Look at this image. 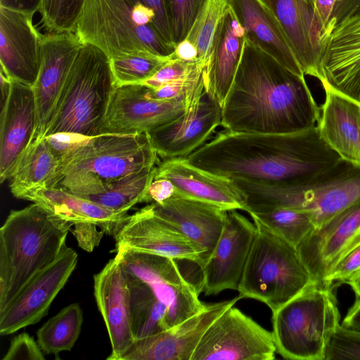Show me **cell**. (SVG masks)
Returning <instances> with one entry per match:
<instances>
[{
	"label": "cell",
	"mask_w": 360,
	"mask_h": 360,
	"mask_svg": "<svg viewBox=\"0 0 360 360\" xmlns=\"http://www.w3.org/2000/svg\"><path fill=\"white\" fill-rule=\"evenodd\" d=\"M156 166L120 178L96 192L79 197L116 212H128L141 199L153 180Z\"/></svg>",
	"instance_id": "cell-33"
},
{
	"label": "cell",
	"mask_w": 360,
	"mask_h": 360,
	"mask_svg": "<svg viewBox=\"0 0 360 360\" xmlns=\"http://www.w3.org/2000/svg\"><path fill=\"white\" fill-rule=\"evenodd\" d=\"M281 25L304 75L320 80L323 28L312 0H262Z\"/></svg>",
	"instance_id": "cell-26"
},
{
	"label": "cell",
	"mask_w": 360,
	"mask_h": 360,
	"mask_svg": "<svg viewBox=\"0 0 360 360\" xmlns=\"http://www.w3.org/2000/svg\"><path fill=\"white\" fill-rule=\"evenodd\" d=\"M154 212L185 235L200 251L202 269L211 256L224 227L228 210L208 202L172 197L151 203Z\"/></svg>",
	"instance_id": "cell-25"
},
{
	"label": "cell",
	"mask_w": 360,
	"mask_h": 360,
	"mask_svg": "<svg viewBox=\"0 0 360 360\" xmlns=\"http://www.w3.org/2000/svg\"><path fill=\"white\" fill-rule=\"evenodd\" d=\"M322 86L325 100L316 124L319 133L342 160L360 167V105Z\"/></svg>",
	"instance_id": "cell-28"
},
{
	"label": "cell",
	"mask_w": 360,
	"mask_h": 360,
	"mask_svg": "<svg viewBox=\"0 0 360 360\" xmlns=\"http://www.w3.org/2000/svg\"><path fill=\"white\" fill-rule=\"evenodd\" d=\"M238 296L206 304L196 314L160 333L136 339L119 360H191L202 336Z\"/></svg>",
	"instance_id": "cell-15"
},
{
	"label": "cell",
	"mask_w": 360,
	"mask_h": 360,
	"mask_svg": "<svg viewBox=\"0 0 360 360\" xmlns=\"http://www.w3.org/2000/svg\"><path fill=\"white\" fill-rule=\"evenodd\" d=\"M360 359V331L339 325L327 344L323 360Z\"/></svg>",
	"instance_id": "cell-41"
},
{
	"label": "cell",
	"mask_w": 360,
	"mask_h": 360,
	"mask_svg": "<svg viewBox=\"0 0 360 360\" xmlns=\"http://www.w3.org/2000/svg\"><path fill=\"white\" fill-rule=\"evenodd\" d=\"M320 115L304 76L245 39L221 126L236 132L294 133L316 127Z\"/></svg>",
	"instance_id": "cell-2"
},
{
	"label": "cell",
	"mask_w": 360,
	"mask_h": 360,
	"mask_svg": "<svg viewBox=\"0 0 360 360\" xmlns=\"http://www.w3.org/2000/svg\"><path fill=\"white\" fill-rule=\"evenodd\" d=\"M256 233L255 223L236 210L228 211L215 248L200 269V291L212 295L226 290H237Z\"/></svg>",
	"instance_id": "cell-13"
},
{
	"label": "cell",
	"mask_w": 360,
	"mask_h": 360,
	"mask_svg": "<svg viewBox=\"0 0 360 360\" xmlns=\"http://www.w3.org/2000/svg\"><path fill=\"white\" fill-rule=\"evenodd\" d=\"M134 11L140 22L152 27L167 43L172 40L165 0H125Z\"/></svg>",
	"instance_id": "cell-40"
},
{
	"label": "cell",
	"mask_w": 360,
	"mask_h": 360,
	"mask_svg": "<svg viewBox=\"0 0 360 360\" xmlns=\"http://www.w3.org/2000/svg\"><path fill=\"white\" fill-rule=\"evenodd\" d=\"M254 223L257 233L237 290L240 299L258 300L274 312L312 281L295 247Z\"/></svg>",
	"instance_id": "cell-8"
},
{
	"label": "cell",
	"mask_w": 360,
	"mask_h": 360,
	"mask_svg": "<svg viewBox=\"0 0 360 360\" xmlns=\"http://www.w3.org/2000/svg\"><path fill=\"white\" fill-rule=\"evenodd\" d=\"M37 342L26 333H22L13 338L3 360H44Z\"/></svg>",
	"instance_id": "cell-44"
},
{
	"label": "cell",
	"mask_w": 360,
	"mask_h": 360,
	"mask_svg": "<svg viewBox=\"0 0 360 360\" xmlns=\"http://www.w3.org/2000/svg\"><path fill=\"white\" fill-rule=\"evenodd\" d=\"M202 70L203 68L198 61L190 62L172 58L168 60L153 76L141 84L155 89L189 77Z\"/></svg>",
	"instance_id": "cell-42"
},
{
	"label": "cell",
	"mask_w": 360,
	"mask_h": 360,
	"mask_svg": "<svg viewBox=\"0 0 360 360\" xmlns=\"http://www.w3.org/2000/svg\"><path fill=\"white\" fill-rule=\"evenodd\" d=\"M345 283L351 286L356 295V301H360V270L354 273Z\"/></svg>",
	"instance_id": "cell-53"
},
{
	"label": "cell",
	"mask_w": 360,
	"mask_h": 360,
	"mask_svg": "<svg viewBox=\"0 0 360 360\" xmlns=\"http://www.w3.org/2000/svg\"><path fill=\"white\" fill-rule=\"evenodd\" d=\"M246 198L245 212L288 207L307 212L316 228L360 202V167L341 160L311 180L294 185H266L233 179Z\"/></svg>",
	"instance_id": "cell-5"
},
{
	"label": "cell",
	"mask_w": 360,
	"mask_h": 360,
	"mask_svg": "<svg viewBox=\"0 0 360 360\" xmlns=\"http://www.w3.org/2000/svg\"><path fill=\"white\" fill-rule=\"evenodd\" d=\"M83 45L75 32L43 36L41 67L32 86L37 105V127L32 143L44 139L70 69Z\"/></svg>",
	"instance_id": "cell-16"
},
{
	"label": "cell",
	"mask_w": 360,
	"mask_h": 360,
	"mask_svg": "<svg viewBox=\"0 0 360 360\" xmlns=\"http://www.w3.org/2000/svg\"><path fill=\"white\" fill-rule=\"evenodd\" d=\"M185 112V100H159L141 84L115 86L103 120L101 134L147 133Z\"/></svg>",
	"instance_id": "cell-12"
},
{
	"label": "cell",
	"mask_w": 360,
	"mask_h": 360,
	"mask_svg": "<svg viewBox=\"0 0 360 360\" xmlns=\"http://www.w3.org/2000/svg\"><path fill=\"white\" fill-rule=\"evenodd\" d=\"M36 127L37 105L32 86L12 79L9 96L1 112V183L11 178L32 142Z\"/></svg>",
	"instance_id": "cell-22"
},
{
	"label": "cell",
	"mask_w": 360,
	"mask_h": 360,
	"mask_svg": "<svg viewBox=\"0 0 360 360\" xmlns=\"http://www.w3.org/2000/svg\"><path fill=\"white\" fill-rule=\"evenodd\" d=\"M125 271L129 288L131 330L134 339L168 329L167 307L158 299L146 283Z\"/></svg>",
	"instance_id": "cell-31"
},
{
	"label": "cell",
	"mask_w": 360,
	"mask_h": 360,
	"mask_svg": "<svg viewBox=\"0 0 360 360\" xmlns=\"http://www.w3.org/2000/svg\"><path fill=\"white\" fill-rule=\"evenodd\" d=\"M22 199L43 206L73 226L94 223L113 238L129 216L128 212L108 209L59 188L41 186L25 194Z\"/></svg>",
	"instance_id": "cell-30"
},
{
	"label": "cell",
	"mask_w": 360,
	"mask_h": 360,
	"mask_svg": "<svg viewBox=\"0 0 360 360\" xmlns=\"http://www.w3.org/2000/svg\"><path fill=\"white\" fill-rule=\"evenodd\" d=\"M169 59L151 53L130 55L110 59L115 84L120 86L142 83L153 76Z\"/></svg>",
	"instance_id": "cell-37"
},
{
	"label": "cell",
	"mask_w": 360,
	"mask_h": 360,
	"mask_svg": "<svg viewBox=\"0 0 360 360\" xmlns=\"http://www.w3.org/2000/svg\"><path fill=\"white\" fill-rule=\"evenodd\" d=\"M77 253L67 248L41 271L19 294L13 302L0 313V334L7 335L35 324L47 315L49 307L73 273Z\"/></svg>",
	"instance_id": "cell-14"
},
{
	"label": "cell",
	"mask_w": 360,
	"mask_h": 360,
	"mask_svg": "<svg viewBox=\"0 0 360 360\" xmlns=\"http://www.w3.org/2000/svg\"><path fill=\"white\" fill-rule=\"evenodd\" d=\"M78 245L84 250L91 252L96 248L105 232L96 224L82 222L74 225L72 230Z\"/></svg>",
	"instance_id": "cell-45"
},
{
	"label": "cell",
	"mask_w": 360,
	"mask_h": 360,
	"mask_svg": "<svg viewBox=\"0 0 360 360\" xmlns=\"http://www.w3.org/2000/svg\"><path fill=\"white\" fill-rule=\"evenodd\" d=\"M245 39V30L230 6L217 27L203 70L205 93L221 107L233 82Z\"/></svg>",
	"instance_id": "cell-27"
},
{
	"label": "cell",
	"mask_w": 360,
	"mask_h": 360,
	"mask_svg": "<svg viewBox=\"0 0 360 360\" xmlns=\"http://www.w3.org/2000/svg\"><path fill=\"white\" fill-rule=\"evenodd\" d=\"M249 214L253 221L295 248L316 228L310 215L299 210L278 207Z\"/></svg>",
	"instance_id": "cell-35"
},
{
	"label": "cell",
	"mask_w": 360,
	"mask_h": 360,
	"mask_svg": "<svg viewBox=\"0 0 360 360\" xmlns=\"http://www.w3.org/2000/svg\"><path fill=\"white\" fill-rule=\"evenodd\" d=\"M320 82L360 105V15L348 18L321 39Z\"/></svg>",
	"instance_id": "cell-17"
},
{
	"label": "cell",
	"mask_w": 360,
	"mask_h": 360,
	"mask_svg": "<svg viewBox=\"0 0 360 360\" xmlns=\"http://www.w3.org/2000/svg\"><path fill=\"white\" fill-rule=\"evenodd\" d=\"M115 249L126 248L200 263L201 252L180 231L157 215L149 204L129 215L114 237Z\"/></svg>",
	"instance_id": "cell-18"
},
{
	"label": "cell",
	"mask_w": 360,
	"mask_h": 360,
	"mask_svg": "<svg viewBox=\"0 0 360 360\" xmlns=\"http://www.w3.org/2000/svg\"><path fill=\"white\" fill-rule=\"evenodd\" d=\"M41 0H0V6L33 13L38 11Z\"/></svg>",
	"instance_id": "cell-50"
},
{
	"label": "cell",
	"mask_w": 360,
	"mask_h": 360,
	"mask_svg": "<svg viewBox=\"0 0 360 360\" xmlns=\"http://www.w3.org/2000/svg\"><path fill=\"white\" fill-rule=\"evenodd\" d=\"M206 0H165L173 42L184 40Z\"/></svg>",
	"instance_id": "cell-39"
},
{
	"label": "cell",
	"mask_w": 360,
	"mask_h": 360,
	"mask_svg": "<svg viewBox=\"0 0 360 360\" xmlns=\"http://www.w3.org/2000/svg\"><path fill=\"white\" fill-rule=\"evenodd\" d=\"M0 77H1V107L6 103L11 88L12 79L7 75V74L1 68L0 70Z\"/></svg>",
	"instance_id": "cell-52"
},
{
	"label": "cell",
	"mask_w": 360,
	"mask_h": 360,
	"mask_svg": "<svg viewBox=\"0 0 360 360\" xmlns=\"http://www.w3.org/2000/svg\"><path fill=\"white\" fill-rule=\"evenodd\" d=\"M222 107L206 95L173 121L149 131L150 142L162 160L187 158L205 144L221 126Z\"/></svg>",
	"instance_id": "cell-20"
},
{
	"label": "cell",
	"mask_w": 360,
	"mask_h": 360,
	"mask_svg": "<svg viewBox=\"0 0 360 360\" xmlns=\"http://www.w3.org/2000/svg\"><path fill=\"white\" fill-rule=\"evenodd\" d=\"M89 136L72 133H56L44 139L53 154L60 160L71 149Z\"/></svg>",
	"instance_id": "cell-46"
},
{
	"label": "cell",
	"mask_w": 360,
	"mask_h": 360,
	"mask_svg": "<svg viewBox=\"0 0 360 360\" xmlns=\"http://www.w3.org/2000/svg\"><path fill=\"white\" fill-rule=\"evenodd\" d=\"M34 14L0 6L1 68L11 79L30 86L39 72L44 36L33 25Z\"/></svg>",
	"instance_id": "cell-21"
},
{
	"label": "cell",
	"mask_w": 360,
	"mask_h": 360,
	"mask_svg": "<svg viewBox=\"0 0 360 360\" xmlns=\"http://www.w3.org/2000/svg\"><path fill=\"white\" fill-rule=\"evenodd\" d=\"M186 158L210 173L266 185L303 184L342 160L316 127L286 134L224 129Z\"/></svg>",
	"instance_id": "cell-1"
},
{
	"label": "cell",
	"mask_w": 360,
	"mask_h": 360,
	"mask_svg": "<svg viewBox=\"0 0 360 360\" xmlns=\"http://www.w3.org/2000/svg\"><path fill=\"white\" fill-rule=\"evenodd\" d=\"M338 1L312 0L316 15L323 28V34L330 22L335 5Z\"/></svg>",
	"instance_id": "cell-48"
},
{
	"label": "cell",
	"mask_w": 360,
	"mask_h": 360,
	"mask_svg": "<svg viewBox=\"0 0 360 360\" xmlns=\"http://www.w3.org/2000/svg\"><path fill=\"white\" fill-rule=\"evenodd\" d=\"M272 332L233 306L209 326L191 360H273Z\"/></svg>",
	"instance_id": "cell-11"
},
{
	"label": "cell",
	"mask_w": 360,
	"mask_h": 360,
	"mask_svg": "<svg viewBox=\"0 0 360 360\" xmlns=\"http://www.w3.org/2000/svg\"><path fill=\"white\" fill-rule=\"evenodd\" d=\"M360 270V243L344 254L327 274L324 284L333 288L345 283L354 273Z\"/></svg>",
	"instance_id": "cell-43"
},
{
	"label": "cell",
	"mask_w": 360,
	"mask_h": 360,
	"mask_svg": "<svg viewBox=\"0 0 360 360\" xmlns=\"http://www.w3.org/2000/svg\"><path fill=\"white\" fill-rule=\"evenodd\" d=\"M359 243L360 202L315 228L296 248L312 282L326 286L325 278L333 264Z\"/></svg>",
	"instance_id": "cell-19"
},
{
	"label": "cell",
	"mask_w": 360,
	"mask_h": 360,
	"mask_svg": "<svg viewBox=\"0 0 360 360\" xmlns=\"http://www.w3.org/2000/svg\"><path fill=\"white\" fill-rule=\"evenodd\" d=\"M231 6V0H206L187 37L197 49L198 61L205 69L217 27Z\"/></svg>",
	"instance_id": "cell-36"
},
{
	"label": "cell",
	"mask_w": 360,
	"mask_h": 360,
	"mask_svg": "<svg viewBox=\"0 0 360 360\" xmlns=\"http://www.w3.org/2000/svg\"><path fill=\"white\" fill-rule=\"evenodd\" d=\"M246 40L292 72L304 76L276 16L262 0H231Z\"/></svg>",
	"instance_id": "cell-29"
},
{
	"label": "cell",
	"mask_w": 360,
	"mask_h": 360,
	"mask_svg": "<svg viewBox=\"0 0 360 360\" xmlns=\"http://www.w3.org/2000/svg\"><path fill=\"white\" fill-rule=\"evenodd\" d=\"M174 57L186 61H198V51L190 41L185 39L176 45Z\"/></svg>",
	"instance_id": "cell-49"
},
{
	"label": "cell",
	"mask_w": 360,
	"mask_h": 360,
	"mask_svg": "<svg viewBox=\"0 0 360 360\" xmlns=\"http://www.w3.org/2000/svg\"><path fill=\"white\" fill-rule=\"evenodd\" d=\"M176 193V188L169 180L165 178H154L146 189L141 202L160 204L174 197Z\"/></svg>",
	"instance_id": "cell-47"
},
{
	"label": "cell",
	"mask_w": 360,
	"mask_h": 360,
	"mask_svg": "<svg viewBox=\"0 0 360 360\" xmlns=\"http://www.w3.org/2000/svg\"><path fill=\"white\" fill-rule=\"evenodd\" d=\"M341 325L347 328L360 331V301H355Z\"/></svg>",
	"instance_id": "cell-51"
},
{
	"label": "cell",
	"mask_w": 360,
	"mask_h": 360,
	"mask_svg": "<svg viewBox=\"0 0 360 360\" xmlns=\"http://www.w3.org/2000/svg\"><path fill=\"white\" fill-rule=\"evenodd\" d=\"M94 297L111 344L108 360H119L134 341L131 330L127 274L117 259H111L94 276Z\"/></svg>",
	"instance_id": "cell-24"
},
{
	"label": "cell",
	"mask_w": 360,
	"mask_h": 360,
	"mask_svg": "<svg viewBox=\"0 0 360 360\" xmlns=\"http://www.w3.org/2000/svg\"><path fill=\"white\" fill-rule=\"evenodd\" d=\"M58 163L45 139L32 143L10 179L13 195L22 199L30 191L44 186L53 176Z\"/></svg>",
	"instance_id": "cell-32"
},
{
	"label": "cell",
	"mask_w": 360,
	"mask_h": 360,
	"mask_svg": "<svg viewBox=\"0 0 360 360\" xmlns=\"http://www.w3.org/2000/svg\"><path fill=\"white\" fill-rule=\"evenodd\" d=\"M115 86L108 56L95 46L84 44L70 69L45 137L60 132L100 134Z\"/></svg>",
	"instance_id": "cell-6"
},
{
	"label": "cell",
	"mask_w": 360,
	"mask_h": 360,
	"mask_svg": "<svg viewBox=\"0 0 360 360\" xmlns=\"http://www.w3.org/2000/svg\"><path fill=\"white\" fill-rule=\"evenodd\" d=\"M158 160L148 133L101 134L68 152L44 186L78 196L92 194L120 178L156 166Z\"/></svg>",
	"instance_id": "cell-4"
},
{
	"label": "cell",
	"mask_w": 360,
	"mask_h": 360,
	"mask_svg": "<svg viewBox=\"0 0 360 360\" xmlns=\"http://www.w3.org/2000/svg\"><path fill=\"white\" fill-rule=\"evenodd\" d=\"M154 178L169 180L176 188L175 196L208 202L228 211L245 210V195L233 179L198 168L186 158L163 160L156 165Z\"/></svg>",
	"instance_id": "cell-23"
},
{
	"label": "cell",
	"mask_w": 360,
	"mask_h": 360,
	"mask_svg": "<svg viewBox=\"0 0 360 360\" xmlns=\"http://www.w3.org/2000/svg\"><path fill=\"white\" fill-rule=\"evenodd\" d=\"M115 251L123 269L146 283L167 307L169 328L205 307L206 304L199 298V287L185 278L176 259L126 248Z\"/></svg>",
	"instance_id": "cell-10"
},
{
	"label": "cell",
	"mask_w": 360,
	"mask_h": 360,
	"mask_svg": "<svg viewBox=\"0 0 360 360\" xmlns=\"http://www.w3.org/2000/svg\"><path fill=\"white\" fill-rule=\"evenodd\" d=\"M75 33L83 44L95 46L109 60L141 53L175 58L176 46L141 23L125 0H86Z\"/></svg>",
	"instance_id": "cell-9"
},
{
	"label": "cell",
	"mask_w": 360,
	"mask_h": 360,
	"mask_svg": "<svg viewBox=\"0 0 360 360\" xmlns=\"http://www.w3.org/2000/svg\"><path fill=\"white\" fill-rule=\"evenodd\" d=\"M340 319L333 288L311 281L272 312L277 353L286 359L323 360Z\"/></svg>",
	"instance_id": "cell-7"
},
{
	"label": "cell",
	"mask_w": 360,
	"mask_h": 360,
	"mask_svg": "<svg viewBox=\"0 0 360 360\" xmlns=\"http://www.w3.org/2000/svg\"><path fill=\"white\" fill-rule=\"evenodd\" d=\"M360 15V0L358 1L356 4L355 5V6L353 8V9L350 12L348 18H350V17H352V16H355V15Z\"/></svg>",
	"instance_id": "cell-54"
},
{
	"label": "cell",
	"mask_w": 360,
	"mask_h": 360,
	"mask_svg": "<svg viewBox=\"0 0 360 360\" xmlns=\"http://www.w3.org/2000/svg\"><path fill=\"white\" fill-rule=\"evenodd\" d=\"M86 0H41L38 11L49 34L75 32Z\"/></svg>",
	"instance_id": "cell-38"
},
{
	"label": "cell",
	"mask_w": 360,
	"mask_h": 360,
	"mask_svg": "<svg viewBox=\"0 0 360 360\" xmlns=\"http://www.w3.org/2000/svg\"><path fill=\"white\" fill-rule=\"evenodd\" d=\"M72 226L35 202L11 211L0 229V313L67 248Z\"/></svg>",
	"instance_id": "cell-3"
},
{
	"label": "cell",
	"mask_w": 360,
	"mask_h": 360,
	"mask_svg": "<svg viewBox=\"0 0 360 360\" xmlns=\"http://www.w3.org/2000/svg\"><path fill=\"white\" fill-rule=\"evenodd\" d=\"M83 323L80 306L72 303L45 322L37 333V342L47 354L70 351L77 340Z\"/></svg>",
	"instance_id": "cell-34"
}]
</instances>
